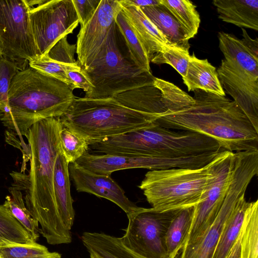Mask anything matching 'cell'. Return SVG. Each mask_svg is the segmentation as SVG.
<instances>
[{
  "label": "cell",
  "mask_w": 258,
  "mask_h": 258,
  "mask_svg": "<svg viewBox=\"0 0 258 258\" xmlns=\"http://www.w3.org/2000/svg\"><path fill=\"white\" fill-rule=\"evenodd\" d=\"M69 164L61 148L54 165L53 190L59 217L65 226L70 230L74 224L75 211L71 194Z\"/></svg>",
  "instance_id": "obj_18"
},
{
  "label": "cell",
  "mask_w": 258,
  "mask_h": 258,
  "mask_svg": "<svg viewBox=\"0 0 258 258\" xmlns=\"http://www.w3.org/2000/svg\"><path fill=\"white\" fill-rule=\"evenodd\" d=\"M81 71L93 86L84 97L91 99L112 98L152 84L155 78L151 72L137 63L115 22L93 61Z\"/></svg>",
  "instance_id": "obj_5"
},
{
  "label": "cell",
  "mask_w": 258,
  "mask_h": 258,
  "mask_svg": "<svg viewBox=\"0 0 258 258\" xmlns=\"http://www.w3.org/2000/svg\"><path fill=\"white\" fill-rule=\"evenodd\" d=\"M156 117L126 107L113 98L75 97L59 118L63 126L84 138L90 145L150 126Z\"/></svg>",
  "instance_id": "obj_4"
},
{
  "label": "cell",
  "mask_w": 258,
  "mask_h": 258,
  "mask_svg": "<svg viewBox=\"0 0 258 258\" xmlns=\"http://www.w3.org/2000/svg\"><path fill=\"white\" fill-rule=\"evenodd\" d=\"M217 72L224 92L233 98L258 132V80L225 59Z\"/></svg>",
  "instance_id": "obj_15"
},
{
  "label": "cell",
  "mask_w": 258,
  "mask_h": 258,
  "mask_svg": "<svg viewBox=\"0 0 258 258\" xmlns=\"http://www.w3.org/2000/svg\"><path fill=\"white\" fill-rule=\"evenodd\" d=\"M154 84L166 108L154 121L160 126L205 135L233 153L258 150V132L234 100L201 90L191 97L159 78Z\"/></svg>",
  "instance_id": "obj_1"
},
{
  "label": "cell",
  "mask_w": 258,
  "mask_h": 258,
  "mask_svg": "<svg viewBox=\"0 0 258 258\" xmlns=\"http://www.w3.org/2000/svg\"><path fill=\"white\" fill-rule=\"evenodd\" d=\"M28 66L44 75L55 78L64 84L74 91L72 85L69 80L67 73L72 71H81V67L57 62L49 59L45 55L29 62Z\"/></svg>",
  "instance_id": "obj_32"
},
{
  "label": "cell",
  "mask_w": 258,
  "mask_h": 258,
  "mask_svg": "<svg viewBox=\"0 0 258 258\" xmlns=\"http://www.w3.org/2000/svg\"><path fill=\"white\" fill-rule=\"evenodd\" d=\"M219 48L227 61L234 63L252 78L258 80V60L246 48L241 39L224 32L218 33Z\"/></svg>",
  "instance_id": "obj_24"
},
{
  "label": "cell",
  "mask_w": 258,
  "mask_h": 258,
  "mask_svg": "<svg viewBox=\"0 0 258 258\" xmlns=\"http://www.w3.org/2000/svg\"><path fill=\"white\" fill-rule=\"evenodd\" d=\"M112 98L126 107L142 112L157 115L166 110L161 92L154 83L121 92Z\"/></svg>",
  "instance_id": "obj_22"
},
{
  "label": "cell",
  "mask_w": 258,
  "mask_h": 258,
  "mask_svg": "<svg viewBox=\"0 0 258 258\" xmlns=\"http://www.w3.org/2000/svg\"><path fill=\"white\" fill-rule=\"evenodd\" d=\"M34 242L30 233L4 205H0V247Z\"/></svg>",
  "instance_id": "obj_28"
},
{
  "label": "cell",
  "mask_w": 258,
  "mask_h": 258,
  "mask_svg": "<svg viewBox=\"0 0 258 258\" xmlns=\"http://www.w3.org/2000/svg\"><path fill=\"white\" fill-rule=\"evenodd\" d=\"M90 258H93L92 257L90 256Z\"/></svg>",
  "instance_id": "obj_45"
},
{
  "label": "cell",
  "mask_w": 258,
  "mask_h": 258,
  "mask_svg": "<svg viewBox=\"0 0 258 258\" xmlns=\"http://www.w3.org/2000/svg\"><path fill=\"white\" fill-rule=\"evenodd\" d=\"M242 35L243 38L241 41L246 48L249 51L251 54L257 60H258V39L256 38L255 39L251 38L246 30L241 28Z\"/></svg>",
  "instance_id": "obj_40"
},
{
  "label": "cell",
  "mask_w": 258,
  "mask_h": 258,
  "mask_svg": "<svg viewBox=\"0 0 258 258\" xmlns=\"http://www.w3.org/2000/svg\"><path fill=\"white\" fill-rule=\"evenodd\" d=\"M101 0H72L81 27H84L92 18Z\"/></svg>",
  "instance_id": "obj_38"
},
{
  "label": "cell",
  "mask_w": 258,
  "mask_h": 258,
  "mask_svg": "<svg viewBox=\"0 0 258 258\" xmlns=\"http://www.w3.org/2000/svg\"><path fill=\"white\" fill-rule=\"evenodd\" d=\"M212 3L223 21L258 30V0H214Z\"/></svg>",
  "instance_id": "obj_20"
},
{
  "label": "cell",
  "mask_w": 258,
  "mask_h": 258,
  "mask_svg": "<svg viewBox=\"0 0 258 258\" xmlns=\"http://www.w3.org/2000/svg\"><path fill=\"white\" fill-rule=\"evenodd\" d=\"M2 258H61L57 252H50L36 242L0 247Z\"/></svg>",
  "instance_id": "obj_33"
},
{
  "label": "cell",
  "mask_w": 258,
  "mask_h": 258,
  "mask_svg": "<svg viewBox=\"0 0 258 258\" xmlns=\"http://www.w3.org/2000/svg\"><path fill=\"white\" fill-rule=\"evenodd\" d=\"M115 22L123 35L126 44L137 63L141 67L151 72L150 61L139 38L132 29L125 16L121 11L117 15Z\"/></svg>",
  "instance_id": "obj_31"
},
{
  "label": "cell",
  "mask_w": 258,
  "mask_h": 258,
  "mask_svg": "<svg viewBox=\"0 0 258 258\" xmlns=\"http://www.w3.org/2000/svg\"><path fill=\"white\" fill-rule=\"evenodd\" d=\"M67 76L74 90L77 88L82 89L85 92V94L92 90L93 85L81 70L69 71L67 73Z\"/></svg>",
  "instance_id": "obj_39"
},
{
  "label": "cell",
  "mask_w": 258,
  "mask_h": 258,
  "mask_svg": "<svg viewBox=\"0 0 258 258\" xmlns=\"http://www.w3.org/2000/svg\"><path fill=\"white\" fill-rule=\"evenodd\" d=\"M0 258H2L1 255H0Z\"/></svg>",
  "instance_id": "obj_44"
},
{
  "label": "cell",
  "mask_w": 258,
  "mask_h": 258,
  "mask_svg": "<svg viewBox=\"0 0 258 258\" xmlns=\"http://www.w3.org/2000/svg\"><path fill=\"white\" fill-rule=\"evenodd\" d=\"M76 49V44H70L68 41V36H65L59 39L45 55L57 62L78 65L79 63L75 58Z\"/></svg>",
  "instance_id": "obj_36"
},
{
  "label": "cell",
  "mask_w": 258,
  "mask_h": 258,
  "mask_svg": "<svg viewBox=\"0 0 258 258\" xmlns=\"http://www.w3.org/2000/svg\"><path fill=\"white\" fill-rule=\"evenodd\" d=\"M26 0H0V45L2 56L14 62L19 69L41 57L29 18Z\"/></svg>",
  "instance_id": "obj_8"
},
{
  "label": "cell",
  "mask_w": 258,
  "mask_h": 258,
  "mask_svg": "<svg viewBox=\"0 0 258 258\" xmlns=\"http://www.w3.org/2000/svg\"><path fill=\"white\" fill-rule=\"evenodd\" d=\"M117 146L121 154L141 156H191L224 150L210 137L192 132L171 131L155 121L150 126L119 136Z\"/></svg>",
  "instance_id": "obj_6"
},
{
  "label": "cell",
  "mask_w": 258,
  "mask_h": 258,
  "mask_svg": "<svg viewBox=\"0 0 258 258\" xmlns=\"http://www.w3.org/2000/svg\"><path fill=\"white\" fill-rule=\"evenodd\" d=\"M187 32L188 39L197 34L201 19L196 6L188 0H161Z\"/></svg>",
  "instance_id": "obj_30"
},
{
  "label": "cell",
  "mask_w": 258,
  "mask_h": 258,
  "mask_svg": "<svg viewBox=\"0 0 258 258\" xmlns=\"http://www.w3.org/2000/svg\"><path fill=\"white\" fill-rule=\"evenodd\" d=\"M241 235L242 232L241 231L237 239L230 248L225 258H240Z\"/></svg>",
  "instance_id": "obj_42"
},
{
  "label": "cell",
  "mask_w": 258,
  "mask_h": 258,
  "mask_svg": "<svg viewBox=\"0 0 258 258\" xmlns=\"http://www.w3.org/2000/svg\"><path fill=\"white\" fill-rule=\"evenodd\" d=\"M233 155V152L222 151L209 164V176L200 201L194 206L191 228L184 246L200 238L216 219L230 184Z\"/></svg>",
  "instance_id": "obj_11"
},
{
  "label": "cell",
  "mask_w": 258,
  "mask_h": 258,
  "mask_svg": "<svg viewBox=\"0 0 258 258\" xmlns=\"http://www.w3.org/2000/svg\"><path fill=\"white\" fill-rule=\"evenodd\" d=\"M19 71L16 64L3 56L0 58V105L8 102L12 80Z\"/></svg>",
  "instance_id": "obj_37"
},
{
  "label": "cell",
  "mask_w": 258,
  "mask_h": 258,
  "mask_svg": "<svg viewBox=\"0 0 258 258\" xmlns=\"http://www.w3.org/2000/svg\"><path fill=\"white\" fill-rule=\"evenodd\" d=\"M62 127L59 117L43 119L32 125L24 136L29 149V174L10 173L22 187L25 206L40 225L39 233L52 245L70 243L72 240L70 230L59 217L53 190L54 168L61 149Z\"/></svg>",
  "instance_id": "obj_2"
},
{
  "label": "cell",
  "mask_w": 258,
  "mask_h": 258,
  "mask_svg": "<svg viewBox=\"0 0 258 258\" xmlns=\"http://www.w3.org/2000/svg\"><path fill=\"white\" fill-rule=\"evenodd\" d=\"M69 173L78 192H87L108 200L126 215L139 208L126 197L123 190L110 175L92 172L75 163L71 165Z\"/></svg>",
  "instance_id": "obj_16"
},
{
  "label": "cell",
  "mask_w": 258,
  "mask_h": 258,
  "mask_svg": "<svg viewBox=\"0 0 258 258\" xmlns=\"http://www.w3.org/2000/svg\"><path fill=\"white\" fill-rule=\"evenodd\" d=\"M81 238L93 258H144L126 248L119 237L103 233L86 232Z\"/></svg>",
  "instance_id": "obj_23"
},
{
  "label": "cell",
  "mask_w": 258,
  "mask_h": 258,
  "mask_svg": "<svg viewBox=\"0 0 258 258\" xmlns=\"http://www.w3.org/2000/svg\"><path fill=\"white\" fill-rule=\"evenodd\" d=\"M9 188L10 196H7L3 204L14 217L30 233L34 242L39 237L38 222L31 216L27 209L21 184L15 179Z\"/></svg>",
  "instance_id": "obj_27"
},
{
  "label": "cell",
  "mask_w": 258,
  "mask_h": 258,
  "mask_svg": "<svg viewBox=\"0 0 258 258\" xmlns=\"http://www.w3.org/2000/svg\"><path fill=\"white\" fill-rule=\"evenodd\" d=\"M29 18L41 57L59 39L72 33L79 23L72 0H46L30 8Z\"/></svg>",
  "instance_id": "obj_12"
},
{
  "label": "cell",
  "mask_w": 258,
  "mask_h": 258,
  "mask_svg": "<svg viewBox=\"0 0 258 258\" xmlns=\"http://www.w3.org/2000/svg\"><path fill=\"white\" fill-rule=\"evenodd\" d=\"M59 137L62 152L69 163H74L88 151L89 145L87 141L63 125Z\"/></svg>",
  "instance_id": "obj_34"
},
{
  "label": "cell",
  "mask_w": 258,
  "mask_h": 258,
  "mask_svg": "<svg viewBox=\"0 0 258 258\" xmlns=\"http://www.w3.org/2000/svg\"><path fill=\"white\" fill-rule=\"evenodd\" d=\"M92 172L106 175L118 170L145 168L151 170L171 168L193 169L196 167L194 156H157L130 154H91L86 152L75 162Z\"/></svg>",
  "instance_id": "obj_13"
},
{
  "label": "cell",
  "mask_w": 258,
  "mask_h": 258,
  "mask_svg": "<svg viewBox=\"0 0 258 258\" xmlns=\"http://www.w3.org/2000/svg\"><path fill=\"white\" fill-rule=\"evenodd\" d=\"M241 232L240 258H258V200L249 202Z\"/></svg>",
  "instance_id": "obj_29"
},
{
  "label": "cell",
  "mask_w": 258,
  "mask_h": 258,
  "mask_svg": "<svg viewBox=\"0 0 258 258\" xmlns=\"http://www.w3.org/2000/svg\"><path fill=\"white\" fill-rule=\"evenodd\" d=\"M190 56L189 51L174 46H169L156 54L150 62L157 64H169L183 78L186 74Z\"/></svg>",
  "instance_id": "obj_35"
},
{
  "label": "cell",
  "mask_w": 258,
  "mask_h": 258,
  "mask_svg": "<svg viewBox=\"0 0 258 258\" xmlns=\"http://www.w3.org/2000/svg\"><path fill=\"white\" fill-rule=\"evenodd\" d=\"M194 207L178 210L166 231L165 243L169 258H175L185 245L191 228Z\"/></svg>",
  "instance_id": "obj_25"
},
{
  "label": "cell",
  "mask_w": 258,
  "mask_h": 258,
  "mask_svg": "<svg viewBox=\"0 0 258 258\" xmlns=\"http://www.w3.org/2000/svg\"><path fill=\"white\" fill-rule=\"evenodd\" d=\"M140 9L171 45L189 51L186 31L166 8L160 3Z\"/></svg>",
  "instance_id": "obj_21"
},
{
  "label": "cell",
  "mask_w": 258,
  "mask_h": 258,
  "mask_svg": "<svg viewBox=\"0 0 258 258\" xmlns=\"http://www.w3.org/2000/svg\"><path fill=\"white\" fill-rule=\"evenodd\" d=\"M2 56V50H1V45H0V58Z\"/></svg>",
  "instance_id": "obj_43"
},
{
  "label": "cell",
  "mask_w": 258,
  "mask_h": 258,
  "mask_svg": "<svg viewBox=\"0 0 258 258\" xmlns=\"http://www.w3.org/2000/svg\"><path fill=\"white\" fill-rule=\"evenodd\" d=\"M249 202L242 197L228 218L212 258H225L239 235Z\"/></svg>",
  "instance_id": "obj_26"
},
{
  "label": "cell",
  "mask_w": 258,
  "mask_h": 258,
  "mask_svg": "<svg viewBox=\"0 0 258 258\" xmlns=\"http://www.w3.org/2000/svg\"><path fill=\"white\" fill-rule=\"evenodd\" d=\"M121 3L139 8L160 4L161 0H120Z\"/></svg>",
  "instance_id": "obj_41"
},
{
  "label": "cell",
  "mask_w": 258,
  "mask_h": 258,
  "mask_svg": "<svg viewBox=\"0 0 258 258\" xmlns=\"http://www.w3.org/2000/svg\"><path fill=\"white\" fill-rule=\"evenodd\" d=\"M257 173L256 167L249 161H234L230 184L216 219L200 238L183 247L180 258H212L228 218Z\"/></svg>",
  "instance_id": "obj_10"
},
{
  "label": "cell",
  "mask_w": 258,
  "mask_h": 258,
  "mask_svg": "<svg viewBox=\"0 0 258 258\" xmlns=\"http://www.w3.org/2000/svg\"><path fill=\"white\" fill-rule=\"evenodd\" d=\"M119 2L121 11L143 46L150 61L164 48L171 45L140 8Z\"/></svg>",
  "instance_id": "obj_17"
},
{
  "label": "cell",
  "mask_w": 258,
  "mask_h": 258,
  "mask_svg": "<svg viewBox=\"0 0 258 258\" xmlns=\"http://www.w3.org/2000/svg\"><path fill=\"white\" fill-rule=\"evenodd\" d=\"M209 164L198 169L150 170L138 187L156 211L194 207L200 201L209 176Z\"/></svg>",
  "instance_id": "obj_7"
},
{
  "label": "cell",
  "mask_w": 258,
  "mask_h": 258,
  "mask_svg": "<svg viewBox=\"0 0 258 258\" xmlns=\"http://www.w3.org/2000/svg\"><path fill=\"white\" fill-rule=\"evenodd\" d=\"M121 10L119 0H101L94 14L77 35V62L87 69L107 38L115 18Z\"/></svg>",
  "instance_id": "obj_14"
},
{
  "label": "cell",
  "mask_w": 258,
  "mask_h": 258,
  "mask_svg": "<svg viewBox=\"0 0 258 258\" xmlns=\"http://www.w3.org/2000/svg\"><path fill=\"white\" fill-rule=\"evenodd\" d=\"M188 91L201 90L221 96H225L216 70L207 59L197 58L193 53L190 56L186 74L182 78Z\"/></svg>",
  "instance_id": "obj_19"
},
{
  "label": "cell",
  "mask_w": 258,
  "mask_h": 258,
  "mask_svg": "<svg viewBox=\"0 0 258 258\" xmlns=\"http://www.w3.org/2000/svg\"><path fill=\"white\" fill-rule=\"evenodd\" d=\"M75 97L67 84L28 66L13 78L8 102L0 105V120L17 135L25 136L37 122L60 117Z\"/></svg>",
  "instance_id": "obj_3"
},
{
  "label": "cell",
  "mask_w": 258,
  "mask_h": 258,
  "mask_svg": "<svg viewBox=\"0 0 258 258\" xmlns=\"http://www.w3.org/2000/svg\"><path fill=\"white\" fill-rule=\"evenodd\" d=\"M177 210L160 212L139 207L126 215L128 224L120 239L123 244L144 258H169L165 243L168 227Z\"/></svg>",
  "instance_id": "obj_9"
}]
</instances>
